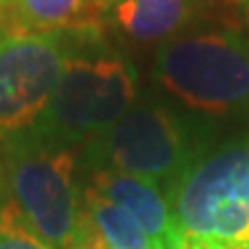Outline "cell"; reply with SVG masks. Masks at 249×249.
<instances>
[{"mask_svg": "<svg viewBox=\"0 0 249 249\" xmlns=\"http://www.w3.org/2000/svg\"><path fill=\"white\" fill-rule=\"evenodd\" d=\"M97 0H7L0 28L18 33H60L99 26Z\"/></svg>", "mask_w": 249, "mask_h": 249, "instance_id": "obj_9", "label": "cell"}, {"mask_svg": "<svg viewBox=\"0 0 249 249\" xmlns=\"http://www.w3.org/2000/svg\"><path fill=\"white\" fill-rule=\"evenodd\" d=\"M81 33L83 28L60 33L0 28V150L35 129Z\"/></svg>", "mask_w": 249, "mask_h": 249, "instance_id": "obj_6", "label": "cell"}, {"mask_svg": "<svg viewBox=\"0 0 249 249\" xmlns=\"http://www.w3.org/2000/svg\"><path fill=\"white\" fill-rule=\"evenodd\" d=\"M208 249H229V247H222V245H214V242H205Z\"/></svg>", "mask_w": 249, "mask_h": 249, "instance_id": "obj_13", "label": "cell"}, {"mask_svg": "<svg viewBox=\"0 0 249 249\" xmlns=\"http://www.w3.org/2000/svg\"><path fill=\"white\" fill-rule=\"evenodd\" d=\"M224 0H111L102 26L118 30L134 44H164L205 18Z\"/></svg>", "mask_w": 249, "mask_h": 249, "instance_id": "obj_7", "label": "cell"}, {"mask_svg": "<svg viewBox=\"0 0 249 249\" xmlns=\"http://www.w3.org/2000/svg\"><path fill=\"white\" fill-rule=\"evenodd\" d=\"M108 2H111V0H97V5H99V9H104L108 5Z\"/></svg>", "mask_w": 249, "mask_h": 249, "instance_id": "obj_16", "label": "cell"}, {"mask_svg": "<svg viewBox=\"0 0 249 249\" xmlns=\"http://www.w3.org/2000/svg\"><path fill=\"white\" fill-rule=\"evenodd\" d=\"M245 21H247V26H249V0H245Z\"/></svg>", "mask_w": 249, "mask_h": 249, "instance_id": "obj_14", "label": "cell"}, {"mask_svg": "<svg viewBox=\"0 0 249 249\" xmlns=\"http://www.w3.org/2000/svg\"><path fill=\"white\" fill-rule=\"evenodd\" d=\"M245 249H249V247H245Z\"/></svg>", "mask_w": 249, "mask_h": 249, "instance_id": "obj_17", "label": "cell"}, {"mask_svg": "<svg viewBox=\"0 0 249 249\" xmlns=\"http://www.w3.org/2000/svg\"><path fill=\"white\" fill-rule=\"evenodd\" d=\"M208 150L201 129L176 111L136 102L111 129L81 150L83 171L124 173L164 192Z\"/></svg>", "mask_w": 249, "mask_h": 249, "instance_id": "obj_4", "label": "cell"}, {"mask_svg": "<svg viewBox=\"0 0 249 249\" xmlns=\"http://www.w3.org/2000/svg\"><path fill=\"white\" fill-rule=\"evenodd\" d=\"M102 30V23L83 28L33 134L71 150H83L136 104V67L107 46Z\"/></svg>", "mask_w": 249, "mask_h": 249, "instance_id": "obj_1", "label": "cell"}, {"mask_svg": "<svg viewBox=\"0 0 249 249\" xmlns=\"http://www.w3.org/2000/svg\"><path fill=\"white\" fill-rule=\"evenodd\" d=\"M83 210L107 249H152L148 235L132 214L88 185L83 187Z\"/></svg>", "mask_w": 249, "mask_h": 249, "instance_id": "obj_10", "label": "cell"}, {"mask_svg": "<svg viewBox=\"0 0 249 249\" xmlns=\"http://www.w3.org/2000/svg\"><path fill=\"white\" fill-rule=\"evenodd\" d=\"M86 185L132 214V219L148 235L152 249H187L189 238L176 219V213L161 187L111 171L90 173Z\"/></svg>", "mask_w": 249, "mask_h": 249, "instance_id": "obj_8", "label": "cell"}, {"mask_svg": "<svg viewBox=\"0 0 249 249\" xmlns=\"http://www.w3.org/2000/svg\"><path fill=\"white\" fill-rule=\"evenodd\" d=\"M187 238L249 247V134L208 150L166 189Z\"/></svg>", "mask_w": 249, "mask_h": 249, "instance_id": "obj_5", "label": "cell"}, {"mask_svg": "<svg viewBox=\"0 0 249 249\" xmlns=\"http://www.w3.org/2000/svg\"><path fill=\"white\" fill-rule=\"evenodd\" d=\"M5 7H7V0H0V18L5 14Z\"/></svg>", "mask_w": 249, "mask_h": 249, "instance_id": "obj_15", "label": "cell"}, {"mask_svg": "<svg viewBox=\"0 0 249 249\" xmlns=\"http://www.w3.org/2000/svg\"><path fill=\"white\" fill-rule=\"evenodd\" d=\"M71 148L28 132L0 150V192L53 249H79L86 210Z\"/></svg>", "mask_w": 249, "mask_h": 249, "instance_id": "obj_2", "label": "cell"}, {"mask_svg": "<svg viewBox=\"0 0 249 249\" xmlns=\"http://www.w3.org/2000/svg\"><path fill=\"white\" fill-rule=\"evenodd\" d=\"M152 74L187 108L249 116V35L240 30H187L160 44Z\"/></svg>", "mask_w": 249, "mask_h": 249, "instance_id": "obj_3", "label": "cell"}, {"mask_svg": "<svg viewBox=\"0 0 249 249\" xmlns=\"http://www.w3.org/2000/svg\"><path fill=\"white\" fill-rule=\"evenodd\" d=\"M187 249H208V247H205V242L192 240V238H189V245H187Z\"/></svg>", "mask_w": 249, "mask_h": 249, "instance_id": "obj_12", "label": "cell"}, {"mask_svg": "<svg viewBox=\"0 0 249 249\" xmlns=\"http://www.w3.org/2000/svg\"><path fill=\"white\" fill-rule=\"evenodd\" d=\"M0 249H53L37 235L17 205L0 192Z\"/></svg>", "mask_w": 249, "mask_h": 249, "instance_id": "obj_11", "label": "cell"}]
</instances>
